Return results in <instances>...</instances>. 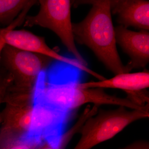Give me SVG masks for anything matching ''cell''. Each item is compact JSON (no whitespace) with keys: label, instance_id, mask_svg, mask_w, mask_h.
Returning a JSON list of instances; mask_svg holds the SVG:
<instances>
[{"label":"cell","instance_id":"obj_1","mask_svg":"<svg viewBox=\"0 0 149 149\" xmlns=\"http://www.w3.org/2000/svg\"><path fill=\"white\" fill-rule=\"evenodd\" d=\"M112 0H97L82 21L72 23L75 42L88 47L113 74L129 72L120 58L111 17Z\"/></svg>","mask_w":149,"mask_h":149},{"label":"cell","instance_id":"obj_2","mask_svg":"<svg viewBox=\"0 0 149 149\" xmlns=\"http://www.w3.org/2000/svg\"><path fill=\"white\" fill-rule=\"evenodd\" d=\"M36 89L26 90L13 86L3 100L5 107L1 112L0 149L38 148L34 139L36 112Z\"/></svg>","mask_w":149,"mask_h":149},{"label":"cell","instance_id":"obj_3","mask_svg":"<svg viewBox=\"0 0 149 149\" xmlns=\"http://www.w3.org/2000/svg\"><path fill=\"white\" fill-rule=\"evenodd\" d=\"M38 91L39 100L56 109L65 112L85 104L114 105L129 109L148 108L149 104L140 106L128 97L110 95L100 88H82L78 83H47Z\"/></svg>","mask_w":149,"mask_h":149},{"label":"cell","instance_id":"obj_4","mask_svg":"<svg viewBox=\"0 0 149 149\" xmlns=\"http://www.w3.org/2000/svg\"><path fill=\"white\" fill-rule=\"evenodd\" d=\"M149 108L131 109L119 106L115 109L100 110L89 117L79 133L75 149H90L112 139L133 123L149 117Z\"/></svg>","mask_w":149,"mask_h":149},{"label":"cell","instance_id":"obj_5","mask_svg":"<svg viewBox=\"0 0 149 149\" xmlns=\"http://www.w3.org/2000/svg\"><path fill=\"white\" fill-rule=\"evenodd\" d=\"M40 10L33 15H27L24 27L39 26L54 33L68 52L83 65H88L77 49L72 32L71 0H37Z\"/></svg>","mask_w":149,"mask_h":149},{"label":"cell","instance_id":"obj_6","mask_svg":"<svg viewBox=\"0 0 149 149\" xmlns=\"http://www.w3.org/2000/svg\"><path fill=\"white\" fill-rule=\"evenodd\" d=\"M53 61L42 55L6 45L2 52L1 65L12 77L14 87L34 90L40 74Z\"/></svg>","mask_w":149,"mask_h":149},{"label":"cell","instance_id":"obj_7","mask_svg":"<svg viewBox=\"0 0 149 149\" xmlns=\"http://www.w3.org/2000/svg\"><path fill=\"white\" fill-rule=\"evenodd\" d=\"M6 45L29 51L49 58L76 68L91 74L98 80H104L105 77L80 63L75 59L66 57L52 49L46 43L45 38L25 29H10L4 35Z\"/></svg>","mask_w":149,"mask_h":149},{"label":"cell","instance_id":"obj_8","mask_svg":"<svg viewBox=\"0 0 149 149\" xmlns=\"http://www.w3.org/2000/svg\"><path fill=\"white\" fill-rule=\"evenodd\" d=\"M116 44L130 58L129 70L144 68L149 62V30L132 31L120 25L115 28Z\"/></svg>","mask_w":149,"mask_h":149},{"label":"cell","instance_id":"obj_9","mask_svg":"<svg viewBox=\"0 0 149 149\" xmlns=\"http://www.w3.org/2000/svg\"><path fill=\"white\" fill-rule=\"evenodd\" d=\"M111 13L117 16L120 25L149 30L148 0H112Z\"/></svg>","mask_w":149,"mask_h":149},{"label":"cell","instance_id":"obj_10","mask_svg":"<svg viewBox=\"0 0 149 149\" xmlns=\"http://www.w3.org/2000/svg\"><path fill=\"white\" fill-rule=\"evenodd\" d=\"M78 85L82 88L119 89L126 93L138 92L149 88V72L147 70L132 73L123 72L115 74L109 79L78 83Z\"/></svg>","mask_w":149,"mask_h":149},{"label":"cell","instance_id":"obj_11","mask_svg":"<svg viewBox=\"0 0 149 149\" xmlns=\"http://www.w3.org/2000/svg\"><path fill=\"white\" fill-rule=\"evenodd\" d=\"M98 106L88 105L84 109L77 122L66 132L59 135L54 142L53 148H64L75 134L79 133L86 120L97 113Z\"/></svg>","mask_w":149,"mask_h":149},{"label":"cell","instance_id":"obj_12","mask_svg":"<svg viewBox=\"0 0 149 149\" xmlns=\"http://www.w3.org/2000/svg\"><path fill=\"white\" fill-rule=\"evenodd\" d=\"M30 0H0V24L8 26L19 15Z\"/></svg>","mask_w":149,"mask_h":149},{"label":"cell","instance_id":"obj_13","mask_svg":"<svg viewBox=\"0 0 149 149\" xmlns=\"http://www.w3.org/2000/svg\"><path fill=\"white\" fill-rule=\"evenodd\" d=\"M13 83L12 77L8 72L3 68H0V108L9 88ZM0 110V127L1 123V117Z\"/></svg>","mask_w":149,"mask_h":149},{"label":"cell","instance_id":"obj_14","mask_svg":"<svg viewBox=\"0 0 149 149\" xmlns=\"http://www.w3.org/2000/svg\"><path fill=\"white\" fill-rule=\"evenodd\" d=\"M149 143L147 141H135L132 143L126 146L124 149H149Z\"/></svg>","mask_w":149,"mask_h":149},{"label":"cell","instance_id":"obj_15","mask_svg":"<svg viewBox=\"0 0 149 149\" xmlns=\"http://www.w3.org/2000/svg\"><path fill=\"white\" fill-rule=\"evenodd\" d=\"M10 29L11 27L9 25H8L5 28L0 29V68H1V55L2 52L4 47L6 45L4 38V35L7 30Z\"/></svg>","mask_w":149,"mask_h":149},{"label":"cell","instance_id":"obj_16","mask_svg":"<svg viewBox=\"0 0 149 149\" xmlns=\"http://www.w3.org/2000/svg\"><path fill=\"white\" fill-rule=\"evenodd\" d=\"M97 0H71V5L74 8H77L83 5H93Z\"/></svg>","mask_w":149,"mask_h":149},{"label":"cell","instance_id":"obj_17","mask_svg":"<svg viewBox=\"0 0 149 149\" xmlns=\"http://www.w3.org/2000/svg\"><path fill=\"white\" fill-rule=\"evenodd\" d=\"M118 1H120V0H118Z\"/></svg>","mask_w":149,"mask_h":149}]
</instances>
